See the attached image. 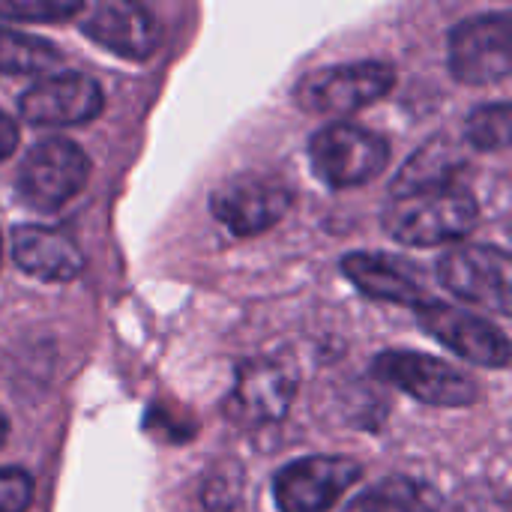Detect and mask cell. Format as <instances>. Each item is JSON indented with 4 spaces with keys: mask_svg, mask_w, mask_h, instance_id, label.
Instances as JSON below:
<instances>
[{
    "mask_svg": "<svg viewBox=\"0 0 512 512\" xmlns=\"http://www.w3.org/2000/svg\"><path fill=\"white\" fill-rule=\"evenodd\" d=\"M342 273L357 285L360 294L408 309H423L435 297L429 294L423 276L411 261L384 255V252H351L342 258Z\"/></svg>",
    "mask_w": 512,
    "mask_h": 512,
    "instance_id": "cell-14",
    "label": "cell"
},
{
    "mask_svg": "<svg viewBox=\"0 0 512 512\" xmlns=\"http://www.w3.org/2000/svg\"><path fill=\"white\" fill-rule=\"evenodd\" d=\"M450 72L459 84L486 87L512 72L510 12L465 18L450 33Z\"/></svg>",
    "mask_w": 512,
    "mask_h": 512,
    "instance_id": "cell-5",
    "label": "cell"
},
{
    "mask_svg": "<svg viewBox=\"0 0 512 512\" xmlns=\"http://www.w3.org/2000/svg\"><path fill=\"white\" fill-rule=\"evenodd\" d=\"M294 207V192L270 174H240L210 195V210L234 237H255L279 225Z\"/></svg>",
    "mask_w": 512,
    "mask_h": 512,
    "instance_id": "cell-8",
    "label": "cell"
},
{
    "mask_svg": "<svg viewBox=\"0 0 512 512\" xmlns=\"http://www.w3.org/2000/svg\"><path fill=\"white\" fill-rule=\"evenodd\" d=\"M360 477L363 465L348 456H309L273 477V498L279 512H330Z\"/></svg>",
    "mask_w": 512,
    "mask_h": 512,
    "instance_id": "cell-9",
    "label": "cell"
},
{
    "mask_svg": "<svg viewBox=\"0 0 512 512\" xmlns=\"http://www.w3.org/2000/svg\"><path fill=\"white\" fill-rule=\"evenodd\" d=\"M510 126L512 111L510 102H492V105H480L477 111L468 114L465 120V138L471 147L483 150V153H498L510 144Z\"/></svg>",
    "mask_w": 512,
    "mask_h": 512,
    "instance_id": "cell-19",
    "label": "cell"
},
{
    "mask_svg": "<svg viewBox=\"0 0 512 512\" xmlns=\"http://www.w3.org/2000/svg\"><path fill=\"white\" fill-rule=\"evenodd\" d=\"M441 504L438 489L423 480L384 477L357 498L354 512H441Z\"/></svg>",
    "mask_w": 512,
    "mask_h": 512,
    "instance_id": "cell-17",
    "label": "cell"
},
{
    "mask_svg": "<svg viewBox=\"0 0 512 512\" xmlns=\"http://www.w3.org/2000/svg\"><path fill=\"white\" fill-rule=\"evenodd\" d=\"M81 30L87 39L123 60H147L159 45L153 12L132 0H102L87 9Z\"/></svg>",
    "mask_w": 512,
    "mask_h": 512,
    "instance_id": "cell-13",
    "label": "cell"
},
{
    "mask_svg": "<svg viewBox=\"0 0 512 512\" xmlns=\"http://www.w3.org/2000/svg\"><path fill=\"white\" fill-rule=\"evenodd\" d=\"M441 285L468 306L510 315V255L498 246L465 243L438 258Z\"/></svg>",
    "mask_w": 512,
    "mask_h": 512,
    "instance_id": "cell-6",
    "label": "cell"
},
{
    "mask_svg": "<svg viewBox=\"0 0 512 512\" xmlns=\"http://www.w3.org/2000/svg\"><path fill=\"white\" fill-rule=\"evenodd\" d=\"M6 435H9V420H6V414L0 411V447H3V441H6Z\"/></svg>",
    "mask_w": 512,
    "mask_h": 512,
    "instance_id": "cell-23",
    "label": "cell"
},
{
    "mask_svg": "<svg viewBox=\"0 0 512 512\" xmlns=\"http://www.w3.org/2000/svg\"><path fill=\"white\" fill-rule=\"evenodd\" d=\"M417 318L432 339H438L444 348H450L468 363L489 369H504L510 363V339L489 318L441 303L438 297L417 309Z\"/></svg>",
    "mask_w": 512,
    "mask_h": 512,
    "instance_id": "cell-10",
    "label": "cell"
},
{
    "mask_svg": "<svg viewBox=\"0 0 512 512\" xmlns=\"http://www.w3.org/2000/svg\"><path fill=\"white\" fill-rule=\"evenodd\" d=\"M375 375L384 384L408 393L432 408H468L477 402V381L447 360L420 351H384L375 360Z\"/></svg>",
    "mask_w": 512,
    "mask_h": 512,
    "instance_id": "cell-7",
    "label": "cell"
},
{
    "mask_svg": "<svg viewBox=\"0 0 512 512\" xmlns=\"http://www.w3.org/2000/svg\"><path fill=\"white\" fill-rule=\"evenodd\" d=\"M297 393V378L273 360H252L240 366L237 384L225 402V414L237 426H267L285 417Z\"/></svg>",
    "mask_w": 512,
    "mask_h": 512,
    "instance_id": "cell-12",
    "label": "cell"
},
{
    "mask_svg": "<svg viewBox=\"0 0 512 512\" xmlns=\"http://www.w3.org/2000/svg\"><path fill=\"white\" fill-rule=\"evenodd\" d=\"M84 9V0H0V18L9 21H63Z\"/></svg>",
    "mask_w": 512,
    "mask_h": 512,
    "instance_id": "cell-20",
    "label": "cell"
},
{
    "mask_svg": "<svg viewBox=\"0 0 512 512\" xmlns=\"http://www.w3.org/2000/svg\"><path fill=\"white\" fill-rule=\"evenodd\" d=\"M15 144H18V126L6 111H0V162L12 156Z\"/></svg>",
    "mask_w": 512,
    "mask_h": 512,
    "instance_id": "cell-22",
    "label": "cell"
},
{
    "mask_svg": "<svg viewBox=\"0 0 512 512\" xmlns=\"http://www.w3.org/2000/svg\"><path fill=\"white\" fill-rule=\"evenodd\" d=\"M105 105L102 87L84 72H57L39 78L18 99L21 117L33 126H84Z\"/></svg>",
    "mask_w": 512,
    "mask_h": 512,
    "instance_id": "cell-11",
    "label": "cell"
},
{
    "mask_svg": "<svg viewBox=\"0 0 512 512\" xmlns=\"http://www.w3.org/2000/svg\"><path fill=\"white\" fill-rule=\"evenodd\" d=\"M12 261L39 282H72L84 270L81 249L66 234L42 225H18L12 231Z\"/></svg>",
    "mask_w": 512,
    "mask_h": 512,
    "instance_id": "cell-15",
    "label": "cell"
},
{
    "mask_svg": "<svg viewBox=\"0 0 512 512\" xmlns=\"http://www.w3.org/2000/svg\"><path fill=\"white\" fill-rule=\"evenodd\" d=\"M60 63L63 51L54 42L0 27V75H33L39 81L57 75Z\"/></svg>",
    "mask_w": 512,
    "mask_h": 512,
    "instance_id": "cell-18",
    "label": "cell"
},
{
    "mask_svg": "<svg viewBox=\"0 0 512 512\" xmlns=\"http://www.w3.org/2000/svg\"><path fill=\"white\" fill-rule=\"evenodd\" d=\"M480 222V207L465 186L390 195L381 213L384 231L405 246H441L468 237Z\"/></svg>",
    "mask_w": 512,
    "mask_h": 512,
    "instance_id": "cell-1",
    "label": "cell"
},
{
    "mask_svg": "<svg viewBox=\"0 0 512 512\" xmlns=\"http://www.w3.org/2000/svg\"><path fill=\"white\" fill-rule=\"evenodd\" d=\"M396 84V69L381 60L339 63L327 69H315L300 78L294 87V99L300 108L327 117H345L360 108L381 102Z\"/></svg>",
    "mask_w": 512,
    "mask_h": 512,
    "instance_id": "cell-2",
    "label": "cell"
},
{
    "mask_svg": "<svg viewBox=\"0 0 512 512\" xmlns=\"http://www.w3.org/2000/svg\"><path fill=\"white\" fill-rule=\"evenodd\" d=\"M462 168H465V156L450 141H432L402 165L390 192L411 195V192H429V189H450V186H459Z\"/></svg>",
    "mask_w": 512,
    "mask_h": 512,
    "instance_id": "cell-16",
    "label": "cell"
},
{
    "mask_svg": "<svg viewBox=\"0 0 512 512\" xmlns=\"http://www.w3.org/2000/svg\"><path fill=\"white\" fill-rule=\"evenodd\" d=\"M33 480L24 468H0V512H27Z\"/></svg>",
    "mask_w": 512,
    "mask_h": 512,
    "instance_id": "cell-21",
    "label": "cell"
},
{
    "mask_svg": "<svg viewBox=\"0 0 512 512\" xmlns=\"http://www.w3.org/2000/svg\"><path fill=\"white\" fill-rule=\"evenodd\" d=\"M90 177L87 153L69 138H42L18 168V195L27 207L54 213L66 207Z\"/></svg>",
    "mask_w": 512,
    "mask_h": 512,
    "instance_id": "cell-4",
    "label": "cell"
},
{
    "mask_svg": "<svg viewBox=\"0 0 512 512\" xmlns=\"http://www.w3.org/2000/svg\"><path fill=\"white\" fill-rule=\"evenodd\" d=\"M309 159L318 180L333 189H351L375 180L387 168L390 144L372 129L354 123H330L312 135Z\"/></svg>",
    "mask_w": 512,
    "mask_h": 512,
    "instance_id": "cell-3",
    "label": "cell"
},
{
    "mask_svg": "<svg viewBox=\"0 0 512 512\" xmlns=\"http://www.w3.org/2000/svg\"><path fill=\"white\" fill-rule=\"evenodd\" d=\"M0 258H3V240H0Z\"/></svg>",
    "mask_w": 512,
    "mask_h": 512,
    "instance_id": "cell-24",
    "label": "cell"
}]
</instances>
